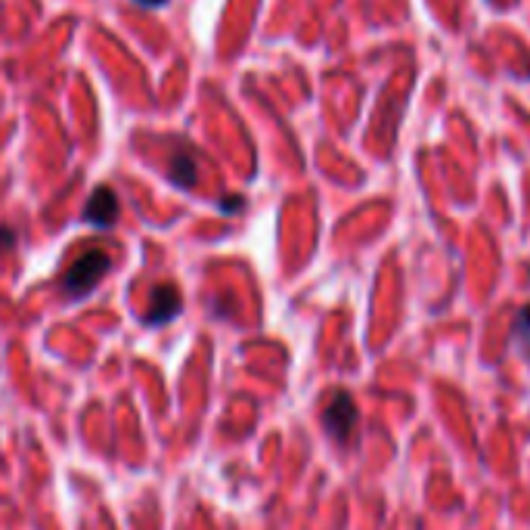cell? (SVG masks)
<instances>
[{
    "mask_svg": "<svg viewBox=\"0 0 530 530\" xmlns=\"http://www.w3.org/2000/svg\"><path fill=\"white\" fill-rule=\"evenodd\" d=\"M13 245H16V233L10 227H0V255L13 252Z\"/></svg>",
    "mask_w": 530,
    "mask_h": 530,
    "instance_id": "8992f818",
    "label": "cell"
},
{
    "mask_svg": "<svg viewBox=\"0 0 530 530\" xmlns=\"http://www.w3.org/2000/svg\"><path fill=\"white\" fill-rule=\"evenodd\" d=\"M323 425H326V431L332 434L335 441H348V438H351L354 428H357V407H354L351 394L338 391V394L329 400V407H326V413H323Z\"/></svg>",
    "mask_w": 530,
    "mask_h": 530,
    "instance_id": "7a4b0ae2",
    "label": "cell"
},
{
    "mask_svg": "<svg viewBox=\"0 0 530 530\" xmlns=\"http://www.w3.org/2000/svg\"><path fill=\"white\" fill-rule=\"evenodd\" d=\"M180 289L171 286V283H159L152 292H149V314H146V323L149 326H165L171 323L177 314H180Z\"/></svg>",
    "mask_w": 530,
    "mask_h": 530,
    "instance_id": "3957f363",
    "label": "cell"
},
{
    "mask_svg": "<svg viewBox=\"0 0 530 530\" xmlns=\"http://www.w3.org/2000/svg\"><path fill=\"white\" fill-rule=\"evenodd\" d=\"M84 221L100 227V230H109L118 221V199L109 186H97V190L90 193V199L84 205Z\"/></svg>",
    "mask_w": 530,
    "mask_h": 530,
    "instance_id": "277c9868",
    "label": "cell"
},
{
    "mask_svg": "<svg viewBox=\"0 0 530 530\" xmlns=\"http://www.w3.org/2000/svg\"><path fill=\"white\" fill-rule=\"evenodd\" d=\"M109 267H112V261H109L106 252H87L84 258H78L66 270V276H62V292H66L69 298H75V301L87 298L93 289H97L100 279L109 273Z\"/></svg>",
    "mask_w": 530,
    "mask_h": 530,
    "instance_id": "6da1fadb",
    "label": "cell"
},
{
    "mask_svg": "<svg viewBox=\"0 0 530 530\" xmlns=\"http://www.w3.org/2000/svg\"><path fill=\"white\" fill-rule=\"evenodd\" d=\"M242 205V199H230V202H221V208H227V211H236Z\"/></svg>",
    "mask_w": 530,
    "mask_h": 530,
    "instance_id": "ba28073f",
    "label": "cell"
},
{
    "mask_svg": "<svg viewBox=\"0 0 530 530\" xmlns=\"http://www.w3.org/2000/svg\"><path fill=\"white\" fill-rule=\"evenodd\" d=\"M137 4H143V7H165L168 0H137Z\"/></svg>",
    "mask_w": 530,
    "mask_h": 530,
    "instance_id": "52a82bcc",
    "label": "cell"
},
{
    "mask_svg": "<svg viewBox=\"0 0 530 530\" xmlns=\"http://www.w3.org/2000/svg\"><path fill=\"white\" fill-rule=\"evenodd\" d=\"M171 180L180 186V190H190V186L196 183V177H199V165H196V159H193V152H186V149H180V152H174V159H171Z\"/></svg>",
    "mask_w": 530,
    "mask_h": 530,
    "instance_id": "5b68a950",
    "label": "cell"
}]
</instances>
